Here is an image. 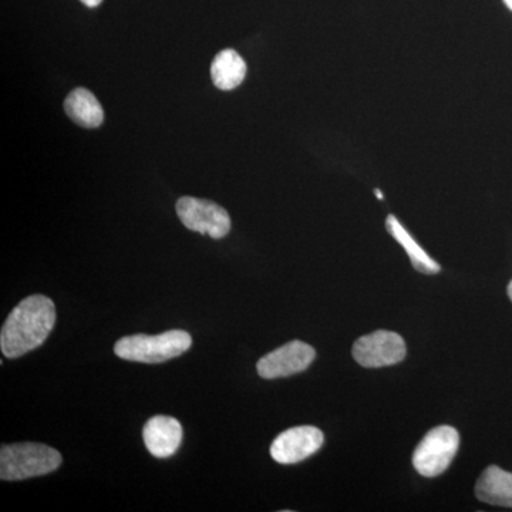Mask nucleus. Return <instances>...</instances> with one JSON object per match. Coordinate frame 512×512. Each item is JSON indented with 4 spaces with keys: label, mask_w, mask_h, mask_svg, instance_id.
I'll list each match as a JSON object with an SVG mask.
<instances>
[{
    "label": "nucleus",
    "mask_w": 512,
    "mask_h": 512,
    "mask_svg": "<svg viewBox=\"0 0 512 512\" xmlns=\"http://www.w3.org/2000/svg\"><path fill=\"white\" fill-rule=\"evenodd\" d=\"M144 444L157 458H168L177 453L183 440V426L170 416H154L143 429Z\"/></svg>",
    "instance_id": "nucleus-9"
},
{
    "label": "nucleus",
    "mask_w": 512,
    "mask_h": 512,
    "mask_svg": "<svg viewBox=\"0 0 512 512\" xmlns=\"http://www.w3.org/2000/svg\"><path fill=\"white\" fill-rule=\"evenodd\" d=\"M505 2V5L508 6V8H510L512 10V0H504Z\"/></svg>",
    "instance_id": "nucleus-17"
},
{
    "label": "nucleus",
    "mask_w": 512,
    "mask_h": 512,
    "mask_svg": "<svg viewBox=\"0 0 512 512\" xmlns=\"http://www.w3.org/2000/svg\"><path fill=\"white\" fill-rule=\"evenodd\" d=\"M82 2L87 8H97L103 0H82Z\"/></svg>",
    "instance_id": "nucleus-14"
},
{
    "label": "nucleus",
    "mask_w": 512,
    "mask_h": 512,
    "mask_svg": "<svg viewBox=\"0 0 512 512\" xmlns=\"http://www.w3.org/2000/svg\"><path fill=\"white\" fill-rule=\"evenodd\" d=\"M60 464L62 454L45 444H8L0 450V478L3 481H22L46 476L57 470Z\"/></svg>",
    "instance_id": "nucleus-2"
},
{
    "label": "nucleus",
    "mask_w": 512,
    "mask_h": 512,
    "mask_svg": "<svg viewBox=\"0 0 512 512\" xmlns=\"http://www.w3.org/2000/svg\"><path fill=\"white\" fill-rule=\"evenodd\" d=\"M175 208L185 227L198 234L221 239L227 237L231 231V218L228 212L215 202L183 197L178 200Z\"/></svg>",
    "instance_id": "nucleus-5"
},
{
    "label": "nucleus",
    "mask_w": 512,
    "mask_h": 512,
    "mask_svg": "<svg viewBox=\"0 0 512 512\" xmlns=\"http://www.w3.org/2000/svg\"><path fill=\"white\" fill-rule=\"evenodd\" d=\"M460 447V434L450 426L434 427L413 454V466L423 477H437L450 467Z\"/></svg>",
    "instance_id": "nucleus-4"
},
{
    "label": "nucleus",
    "mask_w": 512,
    "mask_h": 512,
    "mask_svg": "<svg viewBox=\"0 0 512 512\" xmlns=\"http://www.w3.org/2000/svg\"><path fill=\"white\" fill-rule=\"evenodd\" d=\"M376 197L379 198V200H383L384 195L382 191L375 190Z\"/></svg>",
    "instance_id": "nucleus-15"
},
{
    "label": "nucleus",
    "mask_w": 512,
    "mask_h": 512,
    "mask_svg": "<svg viewBox=\"0 0 512 512\" xmlns=\"http://www.w3.org/2000/svg\"><path fill=\"white\" fill-rule=\"evenodd\" d=\"M352 353L360 366L377 369L402 362L407 349L402 336L389 330H377L357 339Z\"/></svg>",
    "instance_id": "nucleus-6"
},
{
    "label": "nucleus",
    "mask_w": 512,
    "mask_h": 512,
    "mask_svg": "<svg viewBox=\"0 0 512 512\" xmlns=\"http://www.w3.org/2000/svg\"><path fill=\"white\" fill-rule=\"evenodd\" d=\"M247 76V63L234 49L222 50L211 66L212 82L220 90H234Z\"/></svg>",
    "instance_id": "nucleus-12"
},
{
    "label": "nucleus",
    "mask_w": 512,
    "mask_h": 512,
    "mask_svg": "<svg viewBox=\"0 0 512 512\" xmlns=\"http://www.w3.org/2000/svg\"><path fill=\"white\" fill-rule=\"evenodd\" d=\"M64 110L74 123L84 128H97L103 124L104 111L89 90H73L64 101Z\"/></svg>",
    "instance_id": "nucleus-11"
},
{
    "label": "nucleus",
    "mask_w": 512,
    "mask_h": 512,
    "mask_svg": "<svg viewBox=\"0 0 512 512\" xmlns=\"http://www.w3.org/2000/svg\"><path fill=\"white\" fill-rule=\"evenodd\" d=\"M508 296H510L512 302V281L510 282V285H508Z\"/></svg>",
    "instance_id": "nucleus-16"
},
{
    "label": "nucleus",
    "mask_w": 512,
    "mask_h": 512,
    "mask_svg": "<svg viewBox=\"0 0 512 512\" xmlns=\"http://www.w3.org/2000/svg\"><path fill=\"white\" fill-rule=\"evenodd\" d=\"M325 436L313 426L292 427L279 434L271 446V456L279 464H296L318 453Z\"/></svg>",
    "instance_id": "nucleus-8"
},
{
    "label": "nucleus",
    "mask_w": 512,
    "mask_h": 512,
    "mask_svg": "<svg viewBox=\"0 0 512 512\" xmlns=\"http://www.w3.org/2000/svg\"><path fill=\"white\" fill-rule=\"evenodd\" d=\"M476 495L485 504L512 508V473L497 466L485 468L478 478Z\"/></svg>",
    "instance_id": "nucleus-10"
},
{
    "label": "nucleus",
    "mask_w": 512,
    "mask_h": 512,
    "mask_svg": "<svg viewBox=\"0 0 512 512\" xmlns=\"http://www.w3.org/2000/svg\"><path fill=\"white\" fill-rule=\"evenodd\" d=\"M315 357L316 352L311 345L301 340H292L262 357L256 365V370L264 379H279L305 372Z\"/></svg>",
    "instance_id": "nucleus-7"
},
{
    "label": "nucleus",
    "mask_w": 512,
    "mask_h": 512,
    "mask_svg": "<svg viewBox=\"0 0 512 512\" xmlns=\"http://www.w3.org/2000/svg\"><path fill=\"white\" fill-rule=\"evenodd\" d=\"M56 323V308L52 299L43 295H32L9 313L2 332L0 350L8 359L32 352L47 339Z\"/></svg>",
    "instance_id": "nucleus-1"
},
{
    "label": "nucleus",
    "mask_w": 512,
    "mask_h": 512,
    "mask_svg": "<svg viewBox=\"0 0 512 512\" xmlns=\"http://www.w3.org/2000/svg\"><path fill=\"white\" fill-rule=\"evenodd\" d=\"M386 227L389 234L392 235V237L402 245L404 251L407 252L416 271L426 275L439 274L441 266L424 252V249L414 241L409 231L400 224L399 220H397L394 215L387 217Z\"/></svg>",
    "instance_id": "nucleus-13"
},
{
    "label": "nucleus",
    "mask_w": 512,
    "mask_h": 512,
    "mask_svg": "<svg viewBox=\"0 0 512 512\" xmlns=\"http://www.w3.org/2000/svg\"><path fill=\"white\" fill-rule=\"evenodd\" d=\"M191 335L185 330H168L161 335L124 336L114 346L120 359L138 363H163L191 348Z\"/></svg>",
    "instance_id": "nucleus-3"
}]
</instances>
